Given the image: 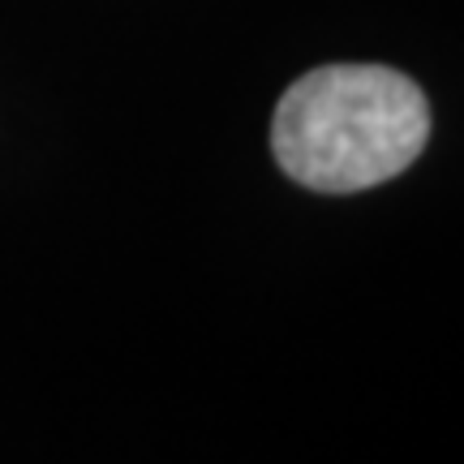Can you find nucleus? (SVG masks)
<instances>
[{
  "instance_id": "f257e3e1",
  "label": "nucleus",
  "mask_w": 464,
  "mask_h": 464,
  "mask_svg": "<svg viewBox=\"0 0 464 464\" xmlns=\"http://www.w3.org/2000/svg\"><path fill=\"white\" fill-rule=\"evenodd\" d=\"M430 142V103L387 65H323L284 91L271 121L280 168L318 194H357L400 177Z\"/></svg>"
}]
</instances>
